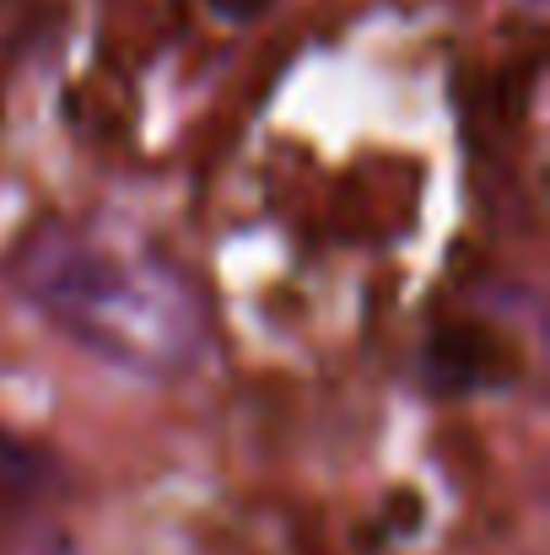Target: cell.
Here are the masks:
<instances>
[{"mask_svg": "<svg viewBox=\"0 0 550 555\" xmlns=\"http://www.w3.org/2000/svg\"><path fill=\"white\" fill-rule=\"evenodd\" d=\"M22 302L71 346L119 372L174 383L210 351L205 292L179 259L98 227H38L16 248Z\"/></svg>", "mask_w": 550, "mask_h": 555, "instance_id": "1", "label": "cell"}, {"mask_svg": "<svg viewBox=\"0 0 550 555\" xmlns=\"http://www.w3.org/2000/svg\"><path fill=\"white\" fill-rule=\"evenodd\" d=\"M502 351L486 330H443L426 346V383L437 393H475L486 383H502Z\"/></svg>", "mask_w": 550, "mask_h": 555, "instance_id": "2", "label": "cell"}, {"mask_svg": "<svg viewBox=\"0 0 550 555\" xmlns=\"http://www.w3.org/2000/svg\"><path fill=\"white\" fill-rule=\"evenodd\" d=\"M43 475H49V469H43V453H38L33 442L0 431V502L33 496V491L43 486Z\"/></svg>", "mask_w": 550, "mask_h": 555, "instance_id": "3", "label": "cell"}, {"mask_svg": "<svg viewBox=\"0 0 550 555\" xmlns=\"http://www.w3.org/2000/svg\"><path fill=\"white\" fill-rule=\"evenodd\" d=\"M259 5H265V0H210V11H216V16H227V22H248Z\"/></svg>", "mask_w": 550, "mask_h": 555, "instance_id": "4", "label": "cell"}]
</instances>
